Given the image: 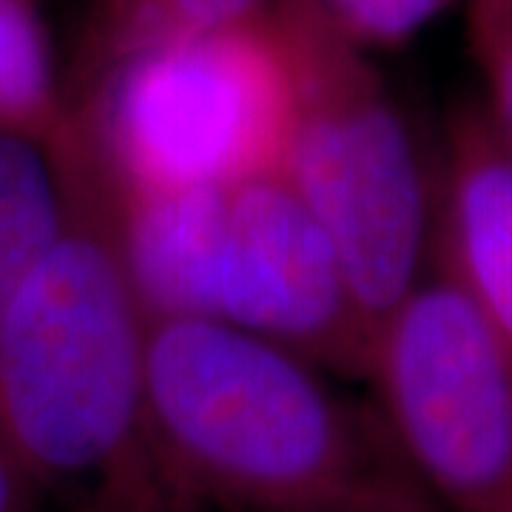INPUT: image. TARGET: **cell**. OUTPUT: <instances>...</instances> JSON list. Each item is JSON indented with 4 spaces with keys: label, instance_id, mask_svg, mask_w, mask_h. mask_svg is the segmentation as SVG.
Returning <instances> with one entry per match:
<instances>
[{
    "label": "cell",
    "instance_id": "cell-1",
    "mask_svg": "<svg viewBox=\"0 0 512 512\" xmlns=\"http://www.w3.org/2000/svg\"><path fill=\"white\" fill-rule=\"evenodd\" d=\"M55 143L66 225L0 316V439L55 512H205L148 402L109 171L77 117Z\"/></svg>",
    "mask_w": 512,
    "mask_h": 512
},
{
    "label": "cell",
    "instance_id": "cell-2",
    "mask_svg": "<svg viewBox=\"0 0 512 512\" xmlns=\"http://www.w3.org/2000/svg\"><path fill=\"white\" fill-rule=\"evenodd\" d=\"M305 356L211 319H146L157 427L222 512H441L382 407Z\"/></svg>",
    "mask_w": 512,
    "mask_h": 512
},
{
    "label": "cell",
    "instance_id": "cell-3",
    "mask_svg": "<svg viewBox=\"0 0 512 512\" xmlns=\"http://www.w3.org/2000/svg\"><path fill=\"white\" fill-rule=\"evenodd\" d=\"M114 197L146 319H211L367 379L373 339L345 265L285 168L180 191L114 188Z\"/></svg>",
    "mask_w": 512,
    "mask_h": 512
},
{
    "label": "cell",
    "instance_id": "cell-4",
    "mask_svg": "<svg viewBox=\"0 0 512 512\" xmlns=\"http://www.w3.org/2000/svg\"><path fill=\"white\" fill-rule=\"evenodd\" d=\"M291 55L288 177L345 265L367 333L427 276L436 180L404 109L370 60L313 0H274Z\"/></svg>",
    "mask_w": 512,
    "mask_h": 512
},
{
    "label": "cell",
    "instance_id": "cell-5",
    "mask_svg": "<svg viewBox=\"0 0 512 512\" xmlns=\"http://www.w3.org/2000/svg\"><path fill=\"white\" fill-rule=\"evenodd\" d=\"M66 103L117 191L225 185L288 165L293 69L274 9L137 52Z\"/></svg>",
    "mask_w": 512,
    "mask_h": 512
},
{
    "label": "cell",
    "instance_id": "cell-6",
    "mask_svg": "<svg viewBox=\"0 0 512 512\" xmlns=\"http://www.w3.org/2000/svg\"><path fill=\"white\" fill-rule=\"evenodd\" d=\"M367 382L441 512H512V367L436 265L379 330Z\"/></svg>",
    "mask_w": 512,
    "mask_h": 512
},
{
    "label": "cell",
    "instance_id": "cell-7",
    "mask_svg": "<svg viewBox=\"0 0 512 512\" xmlns=\"http://www.w3.org/2000/svg\"><path fill=\"white\" fill-rule=\"evenodd\" d=\"M430 262L456 282L512 367V148L481 100L444 126Z\"/></svg>",
    "mask_w": 512,
    "mask_h": 512
},
{
    "label": "cell",
    "instance_id": "cell-8",
    "mask_svg": "<svg viewBox=\"0 0 512 512\" xmlns=\"http://www.w3.org/2000/svg\"><path fill=\"white\" fill-rule=\"evenodd\" d=\"M66 171L55 140L0 131V316L66 225Z\"/></svg>",
    "mask_w": 512,
    "mask_h": 512
},
{
    "label": "cell",
    "instance_id": "cell-9",
    "mask_svg": "<svg viewBox=\"0 0 512 512\" xmlns=\"http://www.w3.org/2000/svg\"><path fill=\"white\" fill-rule=\"evenodd\" d=\"M271 9L274 0H97L66 97L137 52L259 18Z\"/></svg>",
    "mask_w": 512,
    "mask_h": 512
},
{
    "label": "cell",
    "instance_id": "cell-10",
    "mask_svg": "<svg viewBox=\"0 0 512 512\" xmlns=\"http://www.w3.org/2000/svg\"><path fill=\"white\" fill-rule=\"evenodd\" d=\"M69 123L37 0H0V131L55 140Z\"/></svg>",
    "mask_w": 512,
    "mask_h": 512
},
{
    "label": "cell",
    "instance_id": "cell-11",
    "mask_svg": "<svg viewBox=\"0 0 512 512\" xmlns=\"http://www.w3.org/2000/svg\"><path fill=\"white\" fill-rule=\"evenodd\" d=\"M467 40L484 97L481 106L512 148V0H464Z\"/></svg>",
    "mask_w": 512,
    "mask_h": 512
},
{
    "label": "cell",
    "instance_id": "cell-12",
    "mask_svg": "<svg viewBox=\"0 0 512 512\" xmlns=\"http://www.w3.org/2000/svg\"><path fill=\"white\" fill-rule=\"evenodd\" d=\"M458 0H313L325 18L367 52L399 49Z\"/></svg>",
    "mask_w": 512,
    "mask_h": 512
},
{
    "label": "cell",
    "instance_id": "cell-13",
    "mask_svg": "<svg viewBox=\"0 0 512 512\" xmlns=\"http://www.w3.org/2000/svg\"><path fill=\"white\" fill-rule=\"evenodd\" d=\"M0 512H55L35 478L0 439Z\"/></svg>",
    "mask_w": 512,
    "mask_h": 512
}]
</instances>
